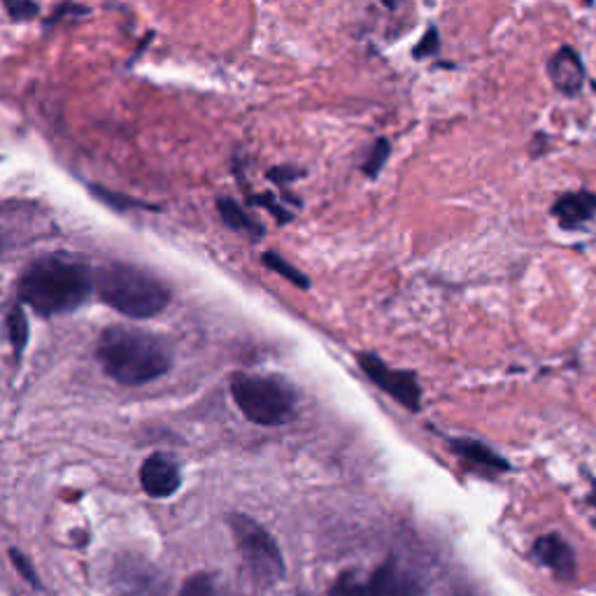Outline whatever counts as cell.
I'll return each mask as SVG.
<instances>
[{
    "label": "cell",
    "mask_w": 596,
    "mask_h": 596,
    "mask_svg": "<svg viewBox=\"0 0 596 596\" xmlns=\"http://www.w3.org/2000/svg\"><path fill=\"white\" fill-rule=\"evenodd\" d=\"M19 298L40 315L52 317L77 310L94 292V275L80 261L49 254L35 259L17 282Z\"/></svg>",
    "instance_id": "cell-1"
},
{
    "label": "cell",
    "mask_w": 596,
    "mask_h": 596,
    "mask_svg": "<svg viewBox=\"0 0 596 596\" xmlns=\"http://www.w3.org/2000/svg\"><path fill=\"white\" fill-rule=\"evenodd\" d=\"M96 354L112 380L131 387L147 385L173 366V354L161 338L129 326H108L98 338Z\"/></svg>",
    "instance_id": "cell-2"
},
{
    "label": "cell",
    "mask_w": 596,
    "mask_h": 596,
    "mask_svg": "<svg viewBox=\"0 0 596 596\" xmlns=\"http://www.w3.org/2000/svg\"><path fill=\"white\" fill-rule=\"evenodd\" d=\"M94 289L108 303L131 319H149L170 303V289L143 268L131 264H110L98 271Z\"/></svg>",
    "instance_id": "cell-3"
},
{
    "label": "cell",
    "mask_w": 596,
    "mask_h": 596,
    "mask_svg": "<svg viewBox=\"0 0 596 596\" xmlns=\"http://www.w3.org/2000/svg\"><path fill=\"white\" fill-rule=\"evenodd\" d=\"M231 394L240 413L261 427H278L294 417L296 392L275 375L236 373L231 378Z\"/></svg>",
    "instance_id": "cell-4"
},
{
    "label": "cell",
    "mask_w": 596,
    "mask_h": 596,
    "mask_svg": "<svg viewBox=\"0 0 596 596\" xmlns=\"http://www.w3.org/2000/svg\"><path fill=\"white\" fill-rule=\"evenodd\" d=\"M233 538L243 555L252 578L261 585H275L285 578V557L271 531H266L257 520L245 513H233L229 517Z\"/></svg>",
    "instance_id": "cell-5"
},
{
    "label": "cell",
    "mask_w": 596,
    "mask_h": 596,
    "mask_svg": "<svg viewBox=\"0 0 596 596\" xmlns=\"http://www.w3.org/2000/svg\"><path fill=\"white\" fill-rule=\"evenodd\" d=\"M329 596H424L415 578L396 562L387 559L368 576L343 573L333 583Z\"/></svg>",
    "instance_id": "cell-6"
},
{
    "label": "cell",
    "mask_w": 596,
    "mask_h": 596,
    "mask_svg": "<svg viewBox=\"0 0 596 596\" xmlns=\"http://www.w3.org/2000/svg\"><path fill=\"white\" fill-rule=\"evenodd\" d=\"M357 364L378 389L403 406L410 413L422 410V387L415 373L403 371V368H392L387 361H382L375 354H357Z\"/></svg>",
    "instance_id": "cell-7"
},
{
    "label": "cell",
    "mask_w": 596,
    "mask_h": 596,
    "mask_svg": "<svg viewBox=\"0 0 596 596\" xmlns=\"http://www.w3.org/2000/svg\"><path fill=\"white\" fill-rule=\"evenodd\" d=\"M119 596H166V580L152 564L126 557L115 569Z\"/></svg>",
    "instance_id": "cell-8"
},
{
    "label": "cell",
    "mask_w": 596,
    "mask_h": 596,
    "mask_svg": "<svg viewBox=\"0 0 596 596\" xmlns=\"http://www.w3.org/2000/svg\"><path fill=\"white\" fill-rule=\"evenodd\" d=\"M548 75L552 87H555L562 96H578L585 89L587 82V68L580 56L571 45L559 47L548 61Z\"/></svg>",
    "instance_id": "cell-9"
},
{
    "label": "cell",
    "mask_w": 596,
    "mask_h": 596,
    "mask_svg": "<svg viewBox=\"0 0 596 596\" xmlns=\"http://www.w3.org/2000/svg\"><path fill=\"white\" fill-rule=\"evenodd\" d=\"M140 485H143L145 494L154 496V499L173 496L182 485L180 466L166 454H152L140 466Z\"/></svg>",
    "instance_id": "cell-10"
},
{
    "label": "cell",
    "mask_w": 596,
    "mask_h": 596,
    "mask_svg": "<svg viewBox=\"0 0 596 596\" xmlns=\"http://www.w3.org/2000/svg\"><path fill=\"white\" fill-rule=\"evenodd\" d=\"M550 212L562 229L578 231V229H583L585 224H590L596 217V194L594 191H587V189L571 191V194L559 196Z\"/></svg>",
    "instance_id": "cell-11"
},
{
    "label": "cell",
    "mask_w": 596,
    "mask_h": 596,
    "mask_svg": "<svg viewBox=\"0 0 596 596\" xmlns=\"http://www.w3.org/2000/svg\"><path fill=\"white\" fill-rule=\"evenodd\" d=\"M534 555L538 562L548 566L557 578L571 580L576 576V555H573V548L562 536L548 534L538 538L534 543Z\"/></svg>",
    "instance_id": "cell-12"
},
{
    "label": "cell",
    "mask_w": 596,
    "mask_h": 596,
    "mask_svg": "<svg viewBox=\"0 0 596 596\" xmlns=\"http://www.w3.org/2000/svg\"><path fill=\"white\" fill-rule=\"evenodd\" d=\"M450 447L457 457L478 468H485V471H492V473L510 471V464L501 457L499 452H494L492 447H487L485 443L473 441V438H452Z\"/></svg>",
    "instance_id": "cell-13"
},
{
    "label": "cell",
    "mask_w": 596,
    "mask_h": 596,
    "mask_svg": "<svg viewBox=\"0 0 596 596\" xmlns=\"http://www.w3.org/2000/svg\"><path fill=\"white\" fill-rule=\"evenodd\" d=\"M217 212L229 229L247 233V236H252L254 240L264 238V233H266L264 226H261L252 215H247V210L243 208V205H240L238 201H233V198H226V196L217 198Z\"/></svg>",
    "instance_id": "cell-14"
},
{
    "label": "cell",
    "mask_w": 596,
    "mask_h": 596,
    "mask_svg": "<svg viewBox=\"0 0 596 596\" xmlns=\"http://www.w3.org/2000/svg\"><path fill=\"white\" fill-rule=\"evenodd\" d=\"M261 261H264V266L271 268L273 273H278L287 282H292L294 287H298V289H310V278H308V275L298 271V268L289 264L287 259H282L278 252H266L264 257H261Z\"/></svg>",
    "instance_id": "cell-15"
},
{
    "label": "cell",
    "mask_w": 596,
    "mask_h": 596,
    "mask_svg": "<svg viewBox=\"0 0 596 596\" xmlns=\"http://www.w3.org/2000/svg\"><path fill=\"white\" fill-rule=\"evenodd\" d=\"M389 156H392V143H389L387 138H378L371 147V152L361 163V173H364L368 180H375L382 173V168L387 166Z\"/></svg>",
    "instance_id": "cell-16"
},
{
    "label": "cell",
    "mask_w": 596,
    "mask_h": 596,
    "mask_svg": "<svg viewBox=\"0 0 596 596\" xmlns=\"http://www.w3.org/2000/svg\"><path fill=\"white\" fill-rule=\"evenodd\" d=\"M177 596H229L210 573H194V576L184 580Z\"/></svg>",
    "instance_id": "cell-17"
},
{
    "label": "cell",
    "mask_w": 596,
    "mask_h": 596,
    "mask_svg": "<svg viewBox=\"0 0 596 596\" xmlns=\"http://www.w3.org/2000/svg\"><path fill=\"white\" fill-rule=\"evenodd\" d=\"M7 331H10L14 352H17V357H21V352H24L28 343V322L24 310H21L19 305L10 312V317H7Z\"/></svg>",
    "instance_id": "cell-18"
},
{
    "label": "cell",
    "mask_w": 596,
    "mask_h": 596,
    "mask_svg": "<svg viewBox=\"0 0 596 596\" xmlns=\"http://www.w3.org/2000/svg\"><path fill=\"white\" fill-rule=\"evenodd\" d=\"M438 54H441V33H438L436 26H429L427 33H424V38L413 47V59L422 61Z\"/></svg>",
    "instance_id": "cell-19"
},
{
    "label": "cell",
    "mask_w": 596,
    "mask_h": 596,
    "mask_svg": "<svg viewBox=\"0 0 596 596\" xmlns=\"http://www.w3.org/2000/svg\"><path fill=\"white\" fill-rule=\"evenodd\" d=\"M250 203L261 205V208H266L275 219H278L280 224H289L294 219L292 212H289L287 208H282V205L278 203V198H275L273 194H268V191H266V194H254V196H250Z\"/></svg>",
    "instance_id": "cell-20"
},
{
    "label": "cell",
    "mask_w": 596,
    "mask_h": 596,
    "mask_svg": "<svg viewBox=\"0 0 596 596\" xmlns=\"http://www.w3.org/2000/svg\"><path fill=\"white\" fill-rule=\"evenodd\" d=\"M305 177V170L303 168H296V166H275L268 170V180L278 184V187H289V184H294L296 180H301Z\"/></svg>",
    "instance_id": "cell-21"
},
{
    "label": "cell",
    "mask_w": 596,
    "mask_h": 596,
    "mask_svg": "<svg viewBox=\"0 0 596 596\" xmlns=\"http://www.w3.org/2000/svg\"><path fill=\"white\" fill-rule=\"evenodd\" d=\"M10 559H12V564L17 566V571H19V576L26 580L28 585H33V587H40V578H38V571L33 569V564L28 562L26 559V555H21V552L17 550V548H12L10 550Z\"/></svg>",
    "instance_id": "cell-22"
},
{
    "label": "cell",
    "mask_w": 596,
    "mask_h": 596,
    "mask_svg": "<svg viewBox=\"0 0 596 596\" xmlns=\"http://www.w3.org/2000/svg\"><path fill=\"white\" fill-rule=\"evenodd\" d=\"M5 7L12 14V19L17 21H26L38 14V5L33 0H5Z\"/></svg>",
    "instance_id": "cell-23"
},
{
    "label": "cell",
    "mask_w": 596,
    "mask_h": 596,
    "mask_svg": "<svg viewBox=\"0 0 596 596\" xmlns=\"http://www.w3.org/2000/svg\"><path fill=\"white\" fill-rule=\"evenodd\" d=\"M550 149V140H548V136H545V133H536L534 136V143H531V149H529V154H531V159H541V156L548 152Z\"/></svg>",
    "instance_id": "cell-24"
},
{
    "label": "cell",
    "mask_w": 596,
    "mask_h": 596,
    "mask_svg": "<svg viewBox=\"0 0 596 596\" xmlns=\"http://www.w3.org/2000/svg\"><path fill=\"white\" fill-rule=\"evenodd\" d=\"M96 194L103 198V201H108V203H119L122 201V198H119V194H110V191H103V189H96ZM124 203H129L131 208H149V205H145V203H138V201H133V198H124Z\"/></svg>",
    "instance_id": "cell-25"
},
{
    "label": "cell",
    "mask_w": 596,
    "mask_h": 596,
    "mask_svg": "<svg viewBox=\"0 0 596 596\" xmlns=\"http://www.w3.org/2000/svg\"><path fill=\"white\" fill-rule=\"evenodd\" d=\"M587 503H590V506H592V510H594V517H592V524H594V527H596V489H594V492H592V494H590V499H587Z\"/></svg>",
    "instance_id": "cell-26"
},
{
    "label": "cell",
    "mask_w": 596,
    "mask_h": 596,
    "mask_svg": "<svg viewBox=\"0 0 596 596\" xmlns=\"http://www.w3.org/2000/svg\"><path fill=\"white\" fill-rule=\"evenodd\" d=\"M382 3H385L387 7H392V10L396 7V0H382Z\"/></svg>",
    "instance_id": "cell-27"
},
{
    "label": "cell",
    "mask_w": 596,
    "mask_h": 596,
    "mask_svg": "<svg viewBox=\"0 0 596 596\" xmlns=\"http://www.w3.org/2000/svg\"><path fill=\"white\" fill-rule=\"evenodd\" d=\"M585 5H587V7H592V5H594V0H585Z\"/></svg>",
    "instance_id": "cell-28"
},
{
    "label": "cell",
    "mask_w": 596,
    "mask_h": 596,
    "mask_svg": "<svg viewBox=\"0 0 596 596\" xmlns=\"http://www.w3.org/2000/svg\"><path fill=\"white\" fill-rule=\"evenodd\" d=\"M592 89H594V91H596V82H592Z\"/></svg>",
    "instance_id": "cell-29"
},
{
    "label": "cell",
    "mask_w": 596,
    "mask_h": 596,
    "mask_svg": "<svg viewBox=\"0 0 596 596\" xmlns=\"http://www.w3.org/2000/svg\"><path fill=\"white\" fill-rule=\"evenodd\" d=\"M298 596H305V594H298Z\"/></svg>",
    "instance_id": "cell-30"
}]
</instances>
